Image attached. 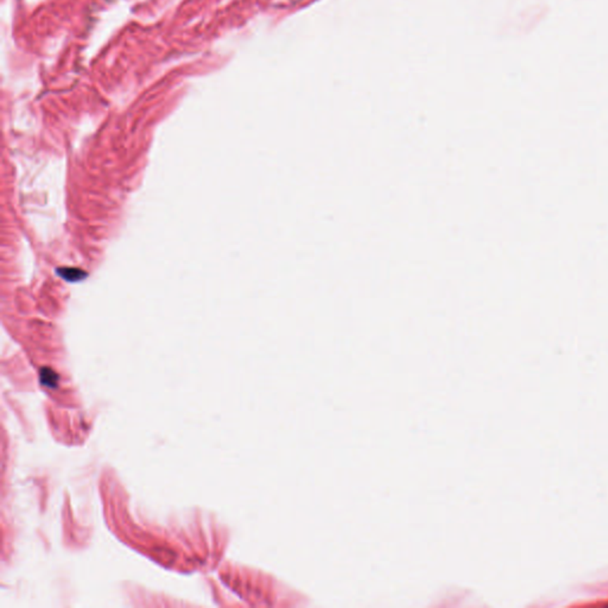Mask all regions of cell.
Returning a JSON list of instances; mask_svg holds the SVG:
<instances>
[{
    "mask_svg": "<svg viewBox=\"0 0 608 608\" xmlns=\"http://www.w3.org/2000/svg\"><path fill=\"white\" fill-rule=\"evenodd\" d=\"M56 271L57 274H60L61 277L64 278L68 282H79L87 276V274H85L83 270L71 269V267H64V269H59Z\"/></svg>",
    "mask_w": 608,
    "mask_h": 608,
    "instance_id": "cell-1",
    "label": "cell"
},
{
    "mask_svg": "<svg viewBox=\"0 0 608 608\" xmlns=\"http://www.w3.org/2000/svg\"><path fill=\"white\" fill-rule=\"evenodd\" d=\"M41 383L47 387H56L59 385V375H56L51 368H42L39 373Z\"/></svg>",
    "mask_w": 608,
    "mask_h": 608,
    "instance_id": "cell-2",
    "label": "cell"
}]
</instances>
